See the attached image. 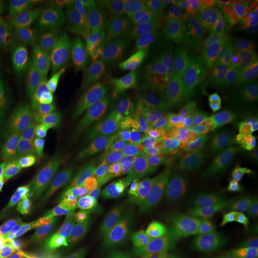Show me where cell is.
Here are the masks:
<instances>
[{
    "label": "cell",
    "mask_w": 258,
    "mask_h": 258,
    "mask_svg": "<svg viewBox=\"0 0 258 258\" xmlns=\"http://www.w3.org/2000/svg\"><path fill=\"white\" fill-rule=\"evenodd\" d=\"M144 85L133 65L124 64L110 92L101 103L103 144L106 148L119 142L138 125L143 114Z\"/></svg>",
    "instance_id": "6da1fadb"
},
{
    "label": "cell",
    "mask_w": 258,
    "mask_h": 258,
    "mask_svg": "<svg viewBox=\"0 0 258 258\" xmlns=\"http://www.w3.org/2000/svg\"><path fill=\"white\" fill-rule=\"evenodd\" d=\"M216 174L207 166H194L176 176L153 208L147 235L153 237L180 214L212 192Z\"/></svg>",
    "instance_id": "7a4b0ae2"
},
{
    "label": "cell",
    "mask_w": 258,
    "mask_h": 258,
    "mask_svg": "<svg viewBox=\"0 0 258 258\" xmlns=\"http://www.w3.org/2000/svg\"><path fill=\"white\" fill-rule=\"evenodd\" d=\"M130 43L125 19L106 13L86 19L74 39V54L82 61L118 59Z\"/></svg>",
    "instance_id": "3957f363"
},
{
    "label": "cell",
    "mask_w": 258,
    "mask_h": 258,
    "mask_svg": "<svg viewBox=\"0 0 258 258\" xmlns=\"http://www.w3.org/2000/svg\"><path fill=\"white\" fill-rule=\"evenodd\" d=\"M202 112V120L212 127H222L239 120L248 109L258 88V78L241 74L211 87Z\"/></svg>",
    "instance_id": "277c9868"
},
{
    "label": "cell",
    "mask_w": 258,
    "mask_h": 258,
    "mask_svg": "<svg viewBox=\"0 0 258 258\" xmlns=\"http://www.w3.org/2000/svg\"><path fill=\"white\" fill-rule=\"evenodd\" d=\"M220 204L216 192L208 194L177 218L157 245L153 258H174L199 239L212 223Z\"/></svg>",
    "instance_id": "5b68a950"
},
{
    "label": "cell",
    "mask_w": 258,
    "mask_h": 258,
    "mask_svg": "<svg viewBox=\"0 0 258 258\" xmlns=\"http://www.w3.org/2000/svg\"><path fill=\"white\" fill-rule=\"evenodd\" d=\"M66 229L58 212L40 207L29 218L17 243V258H51L66 242Z\"/></svg>",
    "instance_id": "8992f818"
},
{
    "label": "cell",
    "mask_w": 258,
    "mask_h": 258,
    "mask_svg": "<svg viewBox=\"0 0 258 258\" xmlns=\"http://www.w3.org/2000/svg\"><path fill=\"white\" fill-rule=\"evenodd\" d=\"M130 31L139 62L172 78L180 66L179 57L169 45L164 31L149 15L148 10L133 17Z\"/></svg>",
    "instance_id": "52a82bcc"
},
{
    "label": "cell",
    "mask_w": 258,
    "mask_h": 258,
    "mask_svg": "<svg viewBox=\"0 0 258 258\" xmlns=\"http://www.w3.org/2000/svg\"><path fill=\"white\" fill-rule=\"evenodd\" d=\"M257 58V37L245 33L223 35L213 46L210 86L246 73Z\"/></svg>",
    "instance_id": "ba28073f"
},
{
    "label": "cell",
    "mask_w": 258,
    "mask_h": 258,
    "mask_svg": "<svg viewBox=\"0 0 258 258\" xmlns=\"http://www.w3.org/2000/svg\"><path fill=\"white\" fill-rule=\"evenodd\" d=\"M143 116L148 135L154 142L170 138L178 121L171 90L161 75H152L144 86Z\"/></svg>",
    "instance_id": "9c48e42d"
},
{
    "label": "cell",
    "mask_w": 258,
    "mask_h": 258,
    "mask_svg": "<svg viewBox=\"0 0 258 258\" xmlns=\"http://www.w3.org/2000/svg\"><path fill=\"white\" fill-rule=\"evenodd\" d=\"M211 127L202 120H194L185 123L167 148L163 175L174 178L202 158L211 143Z\"/></svg>",
    "instance_id": "30bf717a"
},
{
    "label": "cell",
    "mask_w": 258,
    "mask_h": 258,
    "mask_svg": "<svg viewBox=\"0 0 258 258\" xmlns=\"http://www.w3.org/2000/svg\"><path fill=\"white\" fill-rule=\"evenodd\" d=\"M85 20L83 17L57 19L23 35L16 44L25 58L60 55L68 44L74 40Z\"/></svg>",
    "instance_id": "8fae6325"
},
{
    "label": "cell",
    "mask_w": 258,
    "mask_h": 258,
    "mask_svg": "<svg viewBox=\"0 0 258 258\" xmlns=\"http://www.w3.org/2000/svg\"><path fill=\"white\" fill-rule=\"evenodd\" d=\"M54 95L46 89L30 93L23 107V125L29 143L37 149L46 148L55 139L57 123Z\"/></svg>",
    "instance_id": "7c38bea8"
},
{
    "label": "cell",
    "mask_w": 258,
    "mask_h": 258,
    "mask_svg": "<svg viewBox=\"0 0 258 258\" xmlns=\"http://www.w3.org/2000/svg\"><path fill=\"white\" fill-rule=\"evenodd\" d=\"M63 120L78 143L87 152L93 153L102 134L101 113L98 105L72 88L66 95Z\"/></svg>",
    "instance_id": "4fadbf2b"
},
{
    "label": "cell",
    "mask_w": 258,
    "mask_h": 258,
    "mask_svg": "<svg viewBox=\"0 0 258 258\" xmlns=\"http://www.w3.org/2000/svg\"><path fill=\"white\" fill-rule=\"evenodd\" d=\"M34 80L16 42L0 35V97L17 101L27 96Z\"/></svg>",
    "instance_id": "5bb4252c"
},
{
    "label": "cell",
    "mask_w": 258,
    "mask_h": 258,
    "mask_svg": "<svg viewBox=\"0 0 258 258\" xmlns=\"http://www.w3.org/2000/svg\"><path fill=\"white\" fill-rule=\"evenodd\" d=\"M173 30L180 64L209 59L212 49L211 35L196 10L173 19Z\"/></svg>",
    "instance_id": "9a60e30c"
},
{
    "label": "cell",
    "mask_w": 258,
    "mask_h": 258,
    "mask_svg": "<svg viewBox=\"0 0 258 258\" xmlns=\"http://www.w3.org/2000/svg\"><path fill=\"white\" fill-rule=\"evenodd\" d=\"M52 179L55 194L61 198L71 178L89 154L67 128L64 120L58 123L55 133Z\"/></svg>",
    "instance_id": "2e32d148"
},
{
    "label": "cell",
    "mask_w": 258,
    "mask_h": 258,
    "mask_svg": "<svg viewBox=\"0 0 258 258\" xmlns=\"http://www.w3.org/2000/svg\"><path fill=\"white\" fill-rule=\"evenodd\" d=\"M118 59H96L81 67L75 76L76 90L90 102L102 103L114 86Z\"/></svg>",
    "instance_id": "e0dca14e"
},
{
    "label": "cell",
    "mask_w": 258,
    "mask_h": 258,
    "mask_svg": "<svg viewBox=\"0 0 258 258\" xmlns=\"http://www.w3.org/2000/svg\"><path fill=\"white\" fill-rule=\"evenodd\" d=\"M82 4L72 0H22L18 10V31L25 35L60 19L68 11Z\"/></svg>",
    "instance_id": "ac0fdd59"
},
{
    "label": "cell",
    "mask_w": 258,
    "mask_h": 258,
    "mask_svg": "<svg viewBox=\"0 0 258 258\" xmlns=\"http://www.w3.org/2000/svg\"><path fill=\"white\" fill-rule=\"evenodd\" d=\"M247 233L224 222L211 237L195 245L181 258H239Z\"/></svg>",
    "instance_id": "d6986e66"
},
{
    "label": "cell",
    "mask_w": 258,
    "mask_h": 258,
    "mask_svg": "<svg viewBox=\"0 0 258 258\" xmlns=\"http://www.w3.org/2000/svg\"><path fill=\"white\" fill-rule=\"evenodd\" d=\"M66 233L74 245L92 249L100 257L117 254L123 242V230L118 223L89 230L71 224L66 229Z\"/></svg>",
    "instance_id": "ffe728a7"
},
{
    "label": "cell",
    "mask_w": 258,
    "mask_h": 258,
    "mask_svg": "<svg viewBox=\"0 0 258 258\" xmlns=\"http://www.w3.org/2000/svg\"><path fill=\"white\" fill-rule=\"evenodd\" d=\"M34 79L49 88L69 92L75 83L71 62L61 55H42L26 58Z\"/></svg>",
    "instance_id": "44dd1931"
},
{
    "label": "cell",
    "mask_w": 258,
    "mask_h": 258,
    "mask_svg": "<svg viewBox=\"0 0 258 258\" xmlns=\"http://www.w3.org/2000/svg\"><path fill=\"white\" fill-rule=\"evenodd\" d=\"M198 11L212 18L226 34L244 33L249 28L248 8L245 0L198 1Z\"/></svg>",
    "instance_id": "7402d4cb"
},
{
    "label": "cell",
    "mask_w": 258,
    "mask_h": 258,
    "mask_svg": "<svg viewBox=\"0 0 258 258\" xmlns=\"http://www.w3.org/2000/svg\"><path fill=\"white\" fill-rule=\"evenodd\" d=\"M220 165L225 176L224 190L233 194L236 188L258 178V146L241 156H223Z\"/></svg>",
    "instance_id": "603a6c76"
},
{
    "label": "cell",
    "mask_w": 258,
    "mask_h": 258,
    "mask_svg": "<svg viewBox=\"0 0 258 258\" xmlns=\"http://www.w3.org/2000/svg\"><path fill=\"white\" fill-rule=\"evenodd\" d=\"M94 164L93 154H89L65 188L61 196V210L62 216L66 220H72L75 213L78 212L77 199L83 187L90 183L100 181L96 174Z\"/></svg>",
    "instance_id": "cb8c5ba5"
},
{
    "label": "cell",
    "mask_w": 258,
    "mask_h": 258,
    "mask_svg": "<svg viewBox=\"0 0 258 258\" xmlns=\"http://www.w3.org/2000/svg\"><path fill=\"white\" fill-rule=\"evenodd\" d=\"M212 65L209 59L180 64L172 76L171 91L180 89H202L210 86Z\"/></svg>",
    "instance_id": "d4e9b609"
},
{
    "label": "cell",
    "mask_w": 258,
    "mask_h": 258,
    "mask_svg": "<svg viewBox=\"0 0 258 258\" xmlns=\"http://www.w3.org/2000/svg\"><path fill=\"white\" fill-rule=\"evenodd\" d=\"M247 234L258 231V195L251 194L236 204L226 220Z\"/></svg>",
    "instance_id": "484cf974"
},
{
    "label": "cell",
    "mask_w": 258,
    "mask_h": 258,
    "mask_svg": "<svg viewBox=\"0 0 258 258\" xmlns=\"http://www.w3.org/2000/svg\"><path fill=\"white\" fill-rule=\"evenodd\" d=\"M132 140V134H129L124 138L121 139L119 142L113 144L110 147L106 148L102 156L97 161H95L94 168L96 174L98 176L100 182L104 186L110 184L113 176L115 173V169L118 164L122 151L128 147Z\"/></svg>",
    "instance_id": "4316f807"
},
{
    "label": "cell",
    "mask_w": 258,
    "mask_h": 258,
    "mask_svg": "<svg viewBox=\"0 0 258 258\" xmlns=\"http://www.w3.org/2000/svg\"><path fill=\"white\" fill-rule=\"evenodd\" d=\"M146 0H107L98 2V12L106 13L124 19L127 16L136 17L148 10Z\"/></svg>",
    "instance_id": "83f0119b"
},
{
    "label": "cell",
    "mask_w": 258,
    "mask_h": 258,
    "mask_svg": "<svg viewBox=\"0 0 258 258\" xmlns=\"http://www.w3.org/2000/svg\"><path fill=\"white\" fill-rule=\"evenodd\" d=\"M113 214L108 208H92L79 210L75 213L72 220L74 225L81 229H97L110 224ZM73 224V223H72Z\"/></svg>",
    "instance_id": "f1b7e54d"
},
{
    "label": "cell",
    "mask_w": 258,
    "mask_h": 258,
    "mask_svg": "<svg viewBox=\"0 0 258 258\" xmlns=\"http://www.w3.org/2000/svg\"><path fill=\"white\" fill-rule=\"evenodd\" d=\"M107 200L106 188L98 181L85 185L77 199V208L79 210L102 208Z\"/></svg>",
    "instance_id": "f546056e"
},
{
    "label": "cell",
    "mask_w": 258,
    "mask_h": 258,
    "mask_svg": "<svg viewBox=\"0 0 258 258\" xmlns=\"http://www.w3.org/2000/svg\"><path fill=\"white\" fill-rule=\"evenodd\" d=\"M160 2L172 19L195 10L194 3L186 0H160Z\"/></svg>",
    "instance_id": "4dcf8cb0"
},
{
    "label": "cell",
    "mask_w": 258,
    "mask_h": 258,
    "mask_svg": "<svg viewBox=\"0 0 258 258\" xmlns=\"http://www.w3.org/2000/svg\"><path fill=\"white\" fill-rule=\"evenodd\" d=\"M10 184L7 166L0 156V205H11Z\"/></svg>",
    "instance_id": "1f68e13d"
},
{
    "label": "cell",
    "mask_w": 258,
    "mask_h": 258,
    "mask_svg": "<svg viewBox=\"0 0 258 258\" xmlns=\"http://www.w3.org/2000/svg\"><path fill=\"white\" fill-rule=\"evenodd\" d=\"M236 134L243 141L258 142V115L252 120L238 126L236 129Z\"/></svg>",
    "instance_id": "d6a6232c"
},
{
    "label": "cell",
    "mask_w": 258,
    "mask_h": 258,
    "mask_svg": "<svg viewBox=\"0 0 258 258\" xmlns=\"http://www.w3.org/2000/svg\"><path fill=\"white\" fill-rule=\"evenodd\" d=\"M11 205H0V249L9 225V212Z\"/></svg>",
    "instance_id": "836d02e7"
},
{
    "label": "cell",
    "mask_w": 258,
    "mask_h": 258,
    "mask_svg": "<svg viewBox=\"0 0 258 258\" xmlns=\"http://www.w3.org/2000/svg\"><path fill=\"white\" fill-rule=\"evenodd\" d=\"M248 8L249 27L258 36V0H246Z\"/></svg>",
    "instance_id": "e575fe53"
},
{
    "label": "cell",
    "mask_w": 258,
    "mask_h": 258,
    "mask_svg": "<svg viewBox=\"0 0 258 258\" xmlns=\"http://www.w3.org/2000/svg\"><path fill=\"white\" fill-rule=\"evenodd\" d=\"M10 12L9 4L6 1L0 0V32L9 24Z\"/></svg>",
    "instance_id": "d590c367"
},
{
    "label": "cell",
    "mask_w": 258,
    "mask_h": 258,
    "mask_svg": "<svg viewBox=\"0 0 258 258\" xmlns=\"http://www.w3.org/2000/svg\"><path fill=\"white\" fill-rule=\"evenodd\" d=\"M71 258H100V256L92 249L83 246H79L75 247L71 253Z\"/></svg>",
    "instance_id": "8d00e7d4"
},
{
    "label": "cell",
    "mask_w": 258,
    "mask_h": 258,
    "mask_svg": "<svg viewBox=\"0 0 258 258\" xmlns=\"http://www.w3.org/2000/svg\"><path fill=\"white\" fill-rule=\"evenodd\" d=\"M75 247L76 245H74L70 240L66 241L64 245L61 247V249L51 258H71V253Z\"/></svg>",
    "instance_id": "74e56055"
},
{
    "label": "cell",
    "mask_w": 258,
    "mask_h": 258,
    "mask_svg": "<svg viewBox=\"0 0 258 258\" xmlns=\"http://www.w3.org/2000/svg\"><path fill=\"white\" fill-rule=\"evenodd\" d=\"M244 74L251 75V76H255V77L258 78V58L257 60L255 61V63L252 65L249 70L246 73H244Z\"/></svg>",
    "instance_id": "f35d334b"
},
{
    "label": "cell",
    "mask_w": 258,
    "mask_h": 258,
    "mask_svg": "<svg viewBox=\"0 0 258 258\" xmlns=\"http://www.w3.org/2000/svg\"><path fill=\"white\" fill-rule=\"evenodd\" d=\"M2 120H3V118H2V114L0 112V133H1V130H2Z\"/></svg>",
    "instance_id": "ab89813d"
},
{
    "label": "cell",
    "mask_w": 258,
    "mask_h": 258,
    "mask_svg": "<svg viewBox=\"0 0 258 258\" xmlns=\"http://www.w3.org/2000/svg\"><path fill=\"white\" fill-rule=\"evenodd\" d=\"M257 40H258V36H257Z\"/></svg>",
    "instance_id": "60d3db41"
}]
</instances>
